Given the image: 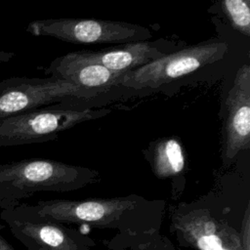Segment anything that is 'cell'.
<instances>
[{"label":"cell","mask_w":250,"mask_h":250,"mask_svg":"<svg viewBox=\"0 0 250 250\" xmlns=\"http://www.w3.org/2000/svg\"><path fill=\"white\" fill-rule=\"evenodd\" d=\"M228 50V43L222 39L199 42L127 71L121 85L135 90L157 88L218 62Z\"/></svg>","instance_id":"obj_4"},{"label":"cell","mask_w":250,"mask_h":250,"mask_svg":"<svg viewBox=\"0 0 250 250\" xmlns=\"http://www.w3.org/2000/svg\"><path fill=\"white\" fill-rule=\"evenodd\" d=\"M12 234L28 250H89L93 241L62 224L0 214Z\"/></svg>","instance_id":"obj_8"},{"label":"cell","mask_w":250,"mask_h":250,"mask_svg":"<svg viewBox=\"0 0 250 250\" xmlns=\"http://www.w3.org/2000/svg\"><path fill=\"white\" fill-rule=\"evenodd\" d=\"M250 146V66L242 64L236 71L226 101L223 163L230 164L239 152Z\"/></svg>","instance_id":"obj_7"},{"label":"cell","mask_w":250,"mask_h":250,"mask_svg":"<svg viewBox=\"0 0 250 250\" xmlns=\"http://www.w3.org/2000/svg\"><path fill=\"white\" fill-rule=\"evenodd\" d=\"M99 93L58 78L11 77L0 82V117L36 109L66 99H90Z\"/></svg>","instance_id":"obj_6"},{"label":"cell","mask_w":250,"mask_h":250,"mask_svg":"<svg viewBox=\"0 0 250 250\" xmlns=\"http://www.w3.org/2000/svg\"><path fill=\"white\" fill-rule=\"evenodd\" d=\"M150 163L155 176L159 179L180 175L186 166L181 143L175 138L157 141L151 149Z\"/></svg>","instance_id":"obj_12"},{"label":"cell","mask_w":250,"mask_h":250,"mask_svg":"<svg viewBox=\"0 0 250 250\" xmlns=\"http://www.w3.org/2000/svg\"><path fill=\"white\" fill-rule=\"evenodd\" d=\"M4 229V226L0 222V250H16L1 234V230Z\"/></svg>","instance_id":"obj_15"},{"label":"cell","mask_w":250,"mask_h":250,"mask_svg":"<svg viewBox=\"0 0 250 250\" xmlns=\"http://www.w3.org/2000/svg\"><path fill=\"white\" fill-rule=\"evenodd\" d=\"M35 36H49L73 44L127 43L151 37L150 31L138 24L98 19L35 20L26 26Z\"/></svg>","instance_id":"obj_5"},{"label":"cell","mask_w":250,"mask_h":250,"mask_svg":"<svg viewBox=\"0 0 250 250\" xmlns=\"http://www.w3.org/2000/svg\"><path fill=\"white\" fill-rule=\"evenodd\" d=\"M175 226L183 238L197 250H220L237 235L221 227L207 210H192L175 218Z\"/></svg>","instance_id":"obj_11"},{"label":"cell","mask_w":250,"mask_h":250,"mask_svg":"<svg viewBox=\"0 0 250 250\" xmlns=\"http://www.w3.org/2000/svg\"><path fill=\"white\" fill-rule=\"evenodd\" d=\"M109 112L107 108L78 110L49 106L3 116L0 117V146L53 141L60 133Z\"/></svg>","instance_id":"obj_3"},{"label":"cell","mask_w":250,"mask_h":250,"mask_svg":"<svg viewBox=\"0 0 250 250\" xmlns=\"http://www.w3.org/2000/svg\"><path fill=\"white\" fill-rule=\"evenodd\" d=\"M249 242H250V239H249V207H247L245 216H244L243 227H242V234H241V241H240L241 250H250Z\"/></svg>","instance_id":"obj_14"},{"label":"cell","mask_w":250,"mask_h":250,"mask_svg":"<svg viewBox=\"0 0 250 250\" xmlns=\"http://www.w3.org/2000/svg\"><path fill=\"white\" fill-rule=\"evenodd\" d=\"M137 195L91 198L85 200L53 199L36 204L20 203L2 209V215L24 220H43L59 224L88 223L99 228L117 227L140 205Z\"/></svg>","instance_id":"obj_2"},{"label":"cell","mask_w":250,"mask_h":250,"mask_svg":"<svg viewBox=\"0 0 250 250\" xmlns=\"http://www.w3.org/2000/svg\"><path fill=\"white\" fill-rule=\"evenodd\" d=\"M15 57L14 52H9V51H0V63L9 62Z\"/></svg>","instance_id":"obj_17"},{"label":"cell","mask_w":250,"mask_h":250,"mask_svg":"<svg viewBox=\"0 0 250 250\" xmlns=\"http://www.w3.org/2000/svg\"><path fill=\"white\" fill-rule=\"evenodd\" d=\"M98 171L52 159L0 164V208L8 209L38 191H68L98 182Z\"/></svg>","instance_id":"obj_1"},{"label":"cell","mask_w":250,"mask_h":250,"mask_svg":"<svg viewBox=\"0 0 250 250\" xmlns=\"http://www.w3.org/2000/svg\"><path fill=\"white\" fill-rule=\"evenodd\" d=\"M78 52L89 61L121 72L134 70L169 53L162 47V43L146 40L122 43L102 50H82Z\"/></svg>","instance_id":"obj_10"},{"label":"cell","mask_w":250,"mask_h":250,"mask_svg":"<svg viewBox=\"0 0 250 250\" xmlns=\"http://www.w3.org/2000/svg\"><path fill=\"white\" fill-rule=\"evenodd\" d=\"M46 71L54 78L65 80L99 94L113 86L121 85L123 76L127 72L114 71L89 61L78 51L55 59Z\"/></svg>","instance_id":"obj_9"},{"label":"cell","mask_w":250,"mask_h":250,"mask_svg":"<svg viewBox=\"0 0 250 250\" xmlns=\"http://www.w3.org/2000/svg\"><path fill=\"white\" fill-rule=\"evenodd\" d=\"M222 11L233 29L250 35V0H221Z\"/></svg>","instance_id":"obj_13"},{"label":"cell","mask_w":250,"mask_h":250,"mask_svg":"<svg viewBox=\"0 0 250 250\" xmlns=\"http://www.w3.org/2000/svg\"><path fill=\"white\" fill-rule=\"evenodd\" d=\"M220 250H241V246H240V241L238 238H236L235 240L231 241L230 243H229L228 245L224 246L222 249Z\"/></svg>","instance_id":"obj_16"}]
</instances>
